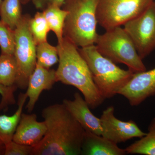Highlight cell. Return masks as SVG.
Wrapping results in <instances>:
<instances>
[{
  "mask_svg": "<svg viewBox=\"0 0 155 155\" xmlns=\"http://www.w3.org/2000/svg\"><path fill=\"white\" fill-rule=\"evenodd\" d=\"M42 116L47 130L33 155H81L85 130L63 103L44 108Z\"/></svg>",
  "mask_w": 155,
  "mask_h": 155,
  "instance_id": "obj_1",
  "label": "cell"
},
{
  "mask_svg": "<svg viewBox=\"0 0 155 155\" xmlns=\"http://www.w3.org/2000/svg\"><path fill=\"white\" fill-rule=\"evenodd\" d=\"M59 65L56 70V81L78 89L90 109L102 104L104 98L95 84L91 72L77 46L66 37L57 46Z\"/></svg>",
  "mask_w": 155,
  "mask_h": 155,
  "instance_id": "obj_2",
  "label": "cell"
},
{
  "mask_svg": "<svg viewBox=\"0 0 155 155\" xmlns=\"http://www.w3.org/2000/svg\"><path fill=\"white\" fill-rule=\"evenodd\" d=\"M97 0H66L64 8L68 12L64 36L77 47L94 45L97 38Z\"/></svg>",
  "mask_w": 155,
  "mask_h": 155,
  "instance_id": "obj_3",
  "label": "cell"
},
{
  "mask_svg": "<svg viewBox=\"0 0 155 155\" xmlns=\"http://www.w3.org/2000/svg\"><path fill=\"white\" fill-rule=\"evenodd\" d=\"M79 51L88 65L96 85L105 100L118 94L134 73L129 69H121L113 61L103 56L95 45L81 48Z\"/></svg>",
  "mask_w": 155,
  "mask_h": 155,
  "instance_id": "obj_4",
  "label": "cell"
},
{
  "mask_svg": "<svg viewBox=\"0 0 155 155\" xmlns=\"http://www.w3.org/2000/svg\"><path fill=\"white\" fill-rule=\"evenodd\" d=\"M95 45L103 56L115 63L126 65L133 73L147 70L132 40L121 26L98 35Z\"/></svg>",
  "mask_w": 155,
  "mask_h": 155,
  "instance_id": "obj_5",
  "label": "cell"
},
{
  "mask_svg": "<svg viewBox=\"0 0 155 155\" xmlns=\"http://www.w3.org/2000/svg\"><path fill=\"white\" fill-rule=\"evenodd\" d=\"M30 18L22 16L14 30L15 45L14 56L18 69L17 88L27 89L28 81L37 64L36 44L29 29Z\"/></svg>",
  "mask_w": 155,
  "mask_h": 155,
  "instance_id": "obj_6",
  "label": "cell"
},
{
  "mask_svg": "<svg viewBox=\"0 0 155 155\" xmlns=\"http://www.w3.org/2000/svg\"><path fill=\"white\" fill-rule=\"evenodd\" d=\"M154 0H97L98 23L105 30L121 26L142 14Z\"/></svg>",
  "mask_w": 155,
  "mask_h": 155,
  "instance_id": "obj_7",
  "label": "cell"
},
{
  "mask_svg": "<svg viewBox=\"0 0 155 155\" xmlns=\"http://www.w3.org/2000/svg\"><path fill=\"white\" fill-rule=\"evenodd\" d=\"M123 25L142 60L154 51L155 2L142 14Z\"/></svg>",
  "mask_w": 155,
  "mask_h": 155,
  "instance_id": "obj_8",
  "label": "cell"
},
{
  "mask_svg": "<svg viewBox=\"0 0 155 155\" xmlns=\"http://www.w3.org/2000/svg\"><path fill=\"white\" fill-rule=\"evenodd\" d=\"M115 108L111 106L103 112L101 119V135L116 144L133 138H141L146 135L133 120L125 122L116 118Z\"/></svg>",
  "mask_w": 155,
  "mask_h": 155,
  "instance_id": "obj_9",
  "label": "cell"
},
{
  "mask_svg": "<svg viewBox=\"0 0 155 155\" xmlns=\"http://www.w3.org/2000/svg\"><path fill=\"white\" fill-rule=\"evenodd\" d=\"M128 101L130 105H139L147 99L155 96V68L134 73L118 92Z\"/></svg>",
  "mask_w": 155,
  "mask_h": 155,
  "instance_id": "obj_10",
  "label": "cell"
},
{
  "mask_svg": "<svg viewBox=\"0 0 155 155\" xmlns=\"http://www.w3.org/2000/svg\"><path fill=\"white\" fill-rule=\"evenodd\" d=\"M47 130L45 122L37 121L36 114H22L13 140L34 147L44 137Z\"/></svg>",
  "mask_w": 155,
  "mask_h": 155,
  "instance_id": "obj_11",
  "label": "cell"
},
{
  "mask_svg": "<svg viewBox=\"0 0 155 155\" xmlns=\"http://www.w3.org/2000/svg\"><path fill=\"white\" fill-rule=\"evenodd\" d=\"M63 104L85 131L101 135L100 118L92 114L88 104L79 93L74 94L73 100L64 99Z\"/></svg>",
  "mask_w": 155,
  "mask_h": 155,
  "instance_id": "obj_12",
  "label": "cell"
},
{
  "mask_svg": "<svg viewBox=\"0 0 155 155\" xmlns=\"http://www.w3.org/2000/svg\"><path fill=\"white\" fill-rule=\"evenodd\" d=\"M56 82V71L36 64L35 69L28 79L25 92L28 99L26 107L28 112L31 113L33 110L41 93L44 91L51 89Z\"/></svg>",
  "mask_w": 155,
  "mask_h": 155,
  "instance_id": "obj_13",
  "label": "cell"
},
{
  "mask_svg": "<svg viewBox=\"0 0 155 155\" xmlns=\"http://www.w3.org/2000/svg\"><path fill=\"white\" fill-rule=\"evenodd\" d=\"M125 149L119 147L102 135L85 131L81 155H125Z\"/></svg>",
  "mask_w": 155,
  "mask_h": 155,
  "instance_id": "obj_14",
  "label": "cell"
},
{
  "mask_svg": "<svg viewBox=\"0 0 155 155\" xmlns=\"http://www.w3.org/2000/svg\"><path fill=\"white\" fill-rule=\"evenodd\" d=\"M27 98L25 93H20L18 97V108L15 113L12 116L0 115V141L4 144L13 140Z\"/></svg>",
  "mask_w": 155,
  "mask_h": 155,
  "instance_id": "obj_15",
  "label": "cell"
},
{
  "mask_svg": "<svg viewBox=\"0 0 155 155\" xmlns=\"http://www.w3.org/2000/svg\"><path fill=\"white\" fill-rule=\"evenodd\" d=\"M18 69L14 55L0 56V85L17 87Z\"/></svg>",
  "mask_w": 155,
  "mask_h": 155,
  "instance_id": "obj_16",
  "label": "cell"
},
{
  "mask_svg": "<svg viewBox=\"0 0 155 155\" xmlns=\"http://www.w3.org/2000/svg\"><path fill=\"white\" fill-rule=\"evenodd\" d=\"M127 154L155 155V118L150 123L148 132L125 149Z\"/></svg>",
  "mask_w": 155,
  "mask_h": 155,
  "instance_id": "obj_17",
  "label": "cell"
},
{
  "mask_svg": "<svg viewBox=\"0 0 155 155\" xmlns=\"http://www.w3.org/2000/svg\"><path fill=\"white\" fill-rule=\"evenodd\" d=\"M50 30L55 34L58 42L64 38L65 20L68 12L61 7L55 5L48 6L43 11Z\"/></svg>",
  "mask_w": 155,
  "mask_h": 155,
  "instance_id": "obj_18",
  "label": "cell"
},
{
  "mask_svg": "<svg viewBox=\"0 0 155 155\" xmlns=\"http://www.w3.org/2000/svg\"><path fill=\"white\" fill-rule=\"evenodd\" d=\"M21 0H3L0 8L1 21L14 30L22 19Z\"/></svg>",
  "mask_w": 155,
  "mask_h": 155,
  "instance_id": "obj_19",
  "label": "cell"
},
{
  "mask_svg": "<svg viewBox=\"0 0 155 155\" xmlns=\"http://www.w3.org/2000/svg\"><path fill=\"white\" fill-rule=\"evenodd\" d=\"M37 64L47 69L59 62L58 48L53 46L48 41L36 45Z\"/></svg>",
  "mask_w": 155,
  "mask_h": 155,
  "instance_id": "obj_20",
  "label": "cell"
},
{
  "mask_svg": "<svg viewBox=\"0 0 155 155\" xmlns=\"http://www.w3.org/2000/svg\"><path fill=\"white\" fill-rule=\"evenodd\" d=\"M29 29L36 45L47 41L49 27L43 12H37L29 21Z\"/></svg>",
  "mask_w": 155,
  "mask_h": 155,
  "instance_id": "obj_21",
  "label": "cell"
},
{
  "mask_svg": "<svg viewBox=\"0 0 155 155\" xmlns=\"http://www.w3.org/2000/svg\"><path fill=\"white\" fill-rule=\"evenodd\" d=\"M15 45L14 30L0 20V47L2 54L14 55Z\"/></svg>",
  "mask_w": 155,
  "mask_h": 155,
  "instance_id": "obj_22",
  "label": "cell"
},
{
  "mask_svg": "<svg viewBox=\"0 0 155 155\" xmlns=\"http://www.w3.org/2000/svg\"><path fill=\"white\" fill-rule=\"evenodd\" d=\"M33 148L12 140L5 144V155H33Z\"/></svg>",
  "mask_w": 155,
  "mask_h": 155,
  "instance_id": "obj_23",
  "label": "cell"
},
{
  "mask_svg": "<svg viewBox=\"0 0 155 155\" xmlns=\"http://www.w3.org/2000/svg\"><path fill=\"white\" fill-rule=\"evenodd\" d=\"M17 88L16 87H6L0 85V94L2 97L0 103V110H3L8 106L15 104L14 93Z\"/></svg>",
  "mask_w": 155,
  "mask_h": 155,
  "instance_id": "obj_24",
  "label": "cell"
},
{
  "mask_svg": "<svg viewBox=\"0 0 155 155\" xmlns=\"http://www.w3.org/2000/svg\"><path fill=\"white\" fill-rule=\"evenodd\" d=\"M34 5L37 9L43 11L46 8L51 5L61 7L66 0H32Z\"/></svg>",
  "mask_w": 155,
  "mask_h": 155,
  "instance_id": "obj_25",
  "label": "cell"
},
{
  "mask_svg": "<svg viewBox=\"0 0 155 155\" xmlns=\"http://www.w3.org/2000/svg\"><path fill=\"white\" fill-rule=\"evenodd\" d=\"M5 144L0 142V155H5Z\"/></svg>",
  "mask_w": 155,
  "mask_h": 155,
  "instance_id": "obj_26",
  "label": "cell"
},
{
  "mask_svg": "<svg viewBox=\"0 0 155 155\" xmlns=\"http://www.w3.org/2000/svg\"><path fill=\"white\" fill-rule=\"evenodd\" d=\"M21 2L22 3V4H25V3H27L28 2V1H29V0H21Z\"/></svg>",
  "mask_w": 155,
  "mask_h": 155,
  "instance_id": "obj_27",
  "label": "cell"
},
{
  "mask_svg": "<svg viewBox=\"0 0 155 155\" xmlns=\"http://www.w3.org/2000/svg\"><path fill=\"white\" fill-rule=\"evenodd\" d=\"M3 0H0V8H1V5H2V3Z\"/></svg>",
  "mask_w": 155,
  "mask_h": 155,
  "instance_id": "obj_28",
  "label": "cell"
},
{
  "mask_svg": "<svg viewBox=\"0 0 155 155\" xmlns=\"http://www.w3.org/2000/svg\"><path fill=\"white\" fill-rule=\"evenodd\" d=\"M0 142H1V141H0Z\"/></svg>",
  "mask_w": 155,
  "mask_h": 155,
  "instance_id": "obj_29",
  "label": "cell"
}]
</instances>
